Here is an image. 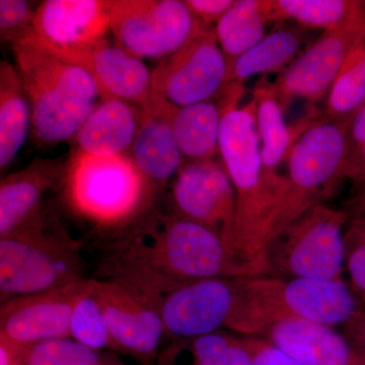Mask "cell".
Listing matches in <instances>:
<instances>
[{"label":"cell","mask_w":365,"mask_h":365,"mask_svg":"<svg viewBox=\"0 0 365 365\" xmlns=\"http://www.w3.org/2000/svg\"><path fill=\"white\" fill-rule=\"evenodd\" d=\"M23 365H124L117 357L71 338L44 341L26 350Z\"/></svg>","instance_id":"obj_31"},{"label":"cell","mask_w":365,"mask_h":365,"mask_svg":"<svg viewBox=\"0 0 365 365\" xmlns=\"http://www.w3.org/2000/svg\"><path fill=\"white\" fill-rule=\"evenodd\" d=\"M345 179L365 188V105L350 118L346 135Z\"/></svg>","instance_id":"obj_33"},{"label":"cell","mask_w":365,"mask_h":365,"mask_svg":"<svg viewBox=\"0 0 365 365\" xmlns=\"http://www.w3.org/2000/svg\"><path fill=\"white\" fill-rule=\"evenodd\" d=\"M352 203L355 213H364L365 215V188L355 189V195Z\"/></svg>","instance_id":"obj_39"},{"label":"cell","mask_w":365,"mask_h":365,"mask_svg":"<svg viewBox=\"0 0 365 365\" xmlns=\"http://www.w3.org/2000/svg\"><path fill=\"white\" fill-rule=\"evenodd\" d=\"M365 105V35L352 48L326 97V120L352 116Z\"/></svg>","instance_id":"obj_30"},{"label":"cell","mask_w":365,"mask_h":365,"mask_svg":"<svg viewBox=\"0 0 365 365\" xmlns=\"http://www.w3.org/2000/svg\"><path fill=\"white\" fill-rule=\"evenodd\" d=\"M143 118V109L119 98L98 102L76 137V150L98 155H130Z\"/></svg>","instance_id":"obj_22"},{"label":"cell","mask_w":365,"mask_h":365,"mask_svg":"<svg viewBox=\"0 0 365 365\" xmlns=\"http://www.w3.org/2000/svg\"><path fill=\"white\" fill-rule=\"evenodd\" d=\"M151 210L110 244L101 264L104 279L134 288L158 307L165 294L188 283L270 276L267 255L253 256L211 228Z\"/></svg>","instance_id":"obj_1"},{"label":"cell","mask_w":365,"mask_h":365,"mask_svg":"<svg viewBox=\"0 0 365 365\" xmlns=\"http://www.w3.org/2000/svg\"><path fill=\"white\" fill-rule=\"evenodd\" d=\"M81 280L2 302L0 338L26 348L44 341L71 338L72 306Z\"/></svg>","instance_id":"obj_14"},{"label":"cell","mask_w":365,"mask_h":365,"mask_svg":"<svg viewBox=\"0 0 365 365\" xmlns=\"http://www.w3.org/2000/svg\"><path fill=\"white\" fill-rule=\"evenodd\" d=\"M244 85L228 83L218 96L222 111L220 158L235 194L234 244L253 256L266 254L274 216L287 179L264 169L253 103L240 106Z\"/></svg>","instance_id":"obj_2"},{"label":"cell","mask_w":365,"mask_h":365,"mask_svg":"<svg viewBox=\"0 0 365 365\" xmlns=\"http://www.w3.org/2000/svg\"><path fill=\"white\" fill-rule=\"evenodd\" d=\"M348 213L314 206L274 237L266 249L270 276L340 279L345 265Z\"/></svg>","instance_id":"obj_8"},{"label":"cell","mask_w":365,"mask_h":365,"mask_svg":"<svg viewBox=\"0 0 365 365\" xmlns=\"http://www.w3.org/2000/svg\"><path fill=\"white\" fill-rule=\"evenodd\" d=\"M172 124L186 162L215 160L220 155L222 111L217 102L177 108Z\"/></svg>","instance_id":"obj_25"},{"label":"cell","mask_w":365,"mask_h":365,"mask_svg":"<svg viewBox=\"0 0 365 365\" xmlns=\"http://www.w3.org/2000/svg\"><path fill=\"white\" fill-rule=\"evenodd\" d=\"M227 79V62L215 26H206L151 71L150 96L176 108L198 104L217 98Z\"/></svg>","instance_id":"obj_10"},{"label":"cell","mask_w":365,"mask_h":365,"mask_svg":"<svg viewBox=\"0 0 365 365\" xmlns=\"http://www.w3.org/2000/svg\"><path fill=\"white\" fill-rule=\"evenodd\" d=\"M170 207L173 215L215 230L235 246L237 194L220 158L185 162L173 182Z\"/></svg>","instance_id":"obj_12"},{"label":"cell","mask_w":365,"mask_h":365,"mask_svg":"<svg viewBox=\"0 0 365 365\" xmlns=\"http://www.w3.org/2000/svg\"><path fill=\"white\" fill-rule=\"evenodd\" d=\"M364 35L365 1L348 20L324 31L272 83L284 112L294 101L314 105L326 98L352 48Z\"/></svg>","instance_id":"obj_11"},{"label":"cell","mask_w":365,"mask_h":365,"mask_svg":"<svg viewBox=\"0 0 365 365\" xmlns=\"http://www.w3.org/2000/svg\"><path fill=\"white\" fill-rule=\"evenodd\" d=\"M176 109L150 96V103L143 109V118L130 150L136 167L158 190L176 177L186 162L173 129L172 118Z\"/></svg>","instance_id":"obj_18"},{"label":"cell","mask_w":365,"mask_h":365,"mask_svg":"<svg viewBox=\"0 0 365 365\" xmlns=\"http://www.w3.org/2000/svg\"><path fill=\"white\" fill-rule=\"evenodd\" d=\"M153 365H252L246 336L227 331L192 338H170Z\"/></svg>","instance_id":"obj_23"},{"label":"cell","mask_w":365,"mask_h":365,"mask_svg":"<svg viewBox=\"0 0 365 365\" xmlns=\"http://www.w3.org/2000/svg\"><path fill=\"white\" fill-rule=\"evenodd\" d=\"M263 337L306 365H365L359 350L332 327L289 318L271 327Z\"/></svg>","instance_id":"obj_19"},{"label":"cell","mask_w":365,"mask_h":365,"mask_svg":"<svg viewBox=\"0 0 365 365\" xmlns=\"http://www.w3.org/2000/svg\"><path fill=\"white\" fill-rule=\"evenodd\" d=\"M252 93L255 120L260 139L262 163L269 174L279 175L278 168L287 163L294 144L323 118V113L313 108L294 123L287 124L284 110L272 83L261 78Z\"/></svg>","instance_id":"obj_21"},{"label":"cell","mask_w":365,"mask_h":365,"mask_svg":"<svg viewBox=\"0 0 365 365\" xmlns=\"http://www.w3.org/2000/svg\"><path fill=\"white\" fill-rule=\"evenodd\" d=\"M345 266L350 287L365 309V215L354 213L344 232Z\"/></svg>","instance_id":"obj_32"},{"label":"cell","mask_w":365,"mask_h":365,"mask_svg":"<svg viewBox=\"0 0 365 365\" xmlns=\"http://www.w3.org/2000/svg\"><path fill=\"white\" fill-rule=\"evenodd\" d=\"M36 11L25 0H0V36L14 43L33 30Z\"/></svg>","instance_id":"obj_34"},{"label":"cell","mask_w":365,"mask_h":365,"mask_svg":"<svg viewBox=\"0 0 365 365\" xmlns=\"http://www.w3.org/2000/svg\"><path fill=\"white\" fill-rule=\"evenodd\" d=\"M304 34L299 28H284L266 35L253 48L235 60L230 68L228 83L244 85L255 76L283 71L297 58Z\"/></svg>","instance_id":"obj_27"},{"label":"cell","mask_w":365,"mask_h":365,"mask_svg":"<svg viewBox=\"0 0 365 365\" xmlns=\"http://www.w3.org/2000/svg\"><path fill=\"white\" fill-rule=\"evenodd\" d=\"M98 282L108 325L119 352L153 364L169 338L160 309L124 283L111 279Z\"/></svg>","instance_id":"obj_13"},{"label":"cell","mask_w":365,"mask_h":365,"mask_svg":"<svg viewBox=\"0 0 365 365\" xmlns=\"http://www.w3.org/2000/svg\"><path fill=\"white\" fill-rule=\"evenodd\" d=\"M234 2L235 0H185L197 20L206 26L216 25Z\"/></svg>","instance_id":"obj_36"},{"label":"cell","mask_w":365,"mask_h":365,"mask_svg":"<svg viewBox=\"0 0 365 365\" xmlns=\"http://www.w3.org/2000/svg\"><path fill=\"white\" fill-rule=\"evenodd\" d=\"M66 162L61 158H36L25 169L0 182V237L11 234L44 207L46 192L61 182Z\"/></svg>","instance_id":"obj_20"},{"label":"cell","mask_w":365,"mask_h":365,"mask_svg":"<svg viewBox=\"0 0 365 365\" xmlns=\"http://www.w3.org/2000/svg\"><path fill=\"white\" fill-rule=\"evenodd\" d=\"M61 184L72 212L102 232L130 227L153 208L158 191L130 155L98 157L78 150L66 160Z\"/></svg>","instance_id":"obj_5"},{"label":"cell","mask_w":365,"mask_h":365,"mask_svg":"<svg viewBox=\"0 0 365 365\" xmlns=\"http://www.w3.org/2000/svg\"><path fill=\"white\" fill-rule=\"evenodd\" d=\"M32 129L30 103L16 66L0 62V169L14 162Z\"/></svg>","instance_id":"obj_24"},{"label":"cell","mask_w":365,"mask_h":365,"mask_svg":"<svg viewBox=\"0 0 365 365\" xmlns=\"http://www.w3.org/2000/svg\"><path fill=\"white\" fill-rule=\"evenodd\" d=\"M11 47L30 103L34 139L52 145L74 138L98 98L103 100L95 79L83 67L48 50L33 30Z\"/></svg>","instance_id":"obj_4"},{"label":"cell","mask_w":365,"mask_h":365,"mask_svg":"<svg viewBox=\"0 0 365 365\" xmlns=\"http://www.w3.org/2000/svg\"><path fill=\"white\" fill-rule=\"evenodd\" d=\"M71 339L98 351L119 352L108 325L97 279L81 280L69 325ZM120 353V352H119Z\"/></svg>","instance_id":"obj_28"},{"label":"cell","mask_w":365,"mask_h":365,"mask_svg":"<svg viewBox=\"0 0 365 365\" xmlns=\"http://www.w3.org/2000/svg\"><path fill=\"white\" fill-rule=\"evenodd\" d=\"M345 328L348 332L347 337H345L365 359V309H362L351 322L345 325Z\"/></svg>","instance_id":"obj_37"},{"label":"cell","mask_w":365,"mask_h":365,"mask_svg":"<svg viewBox=\"0 0 365 365\" xmlns=\"http://www.w3.org/2000/svg\"><path fill=\"white\" fill-rule=\"evenodd\" d=\"M115 42L138 58L163 59L202 32L182 0H110Z\"/></svg>","instance_id":"obj_9"},{"label":"cell","mask_w":365,"mask_h":365,"mask_svg":"<svg viewBox=\"0 0 365 365\" xmlns=\"http://www.w3.org/2000/svg\"><path fill=\"white\" fill-rule=\"evenodd\" d=\"M269 23V0H235L215 26L216 39L227 59L228 73L235 60L265 37Z\"/></svg>","instance_id":"obj_26"},{"label":"cell","mask_w":365,"mask_h":365,"mask_svg":"<svg viewBox=\"0 0 365 365\" xmlns=\"http://www.w3.org/2000/svg\"><path fill=\"white\" fill-rule=\"evenodd\" d=\"M47 49L88 71L102 91L103 100L119 98L141 109L150 103L151 72L143 59L115 41L105 39L79 49Z\"/></svg>","instance_id":"obj_15"},{"label":"cell","mask_w":365,"mask_h":365,"mask_svg":"<svg viewBox=\"0 0 365 365\" xmlns=\"http://www.w3.org/2000/svg\"><path fill=\"white\" fill-rule=\"evenodd\" d=\"M158 307L170 339L227 330L257 337L276 323L270 276L188 283L165 294Z\"/></svg>","instance_id":"obj_3"},{"label":"cell","mask_w":365,"mask_h":365,"mask_svg":"<svg viewBox=\"0 0 365 365\" xmlns=\"http://www.w3.org/2000/svg\"><path fill=\"white\" fill-rule=\"evenodd\" d=\"M364 1L357 0H269L273 21H294L304 29L326 31L356 13Z\"/></svg>","instance_id":"obj_29"},{"label":"cell","mask_w":365,"mask_h":365,"mask_svg":"<svg viewBox=\"0 0 365 365\" xmlns=\"http://www.w3.org/2000/svg\"><path fill=\"white\" fill-rule=\"evenodd\" d=\"M109 33L110 0H45L36 9L34 36L50 49L88 47Z\"/></svg>","instance_id":"obj_16"},{"label":"cell","mask_w":365,"mask_h":365,"mask_svg":"<svg viewBox=\"0 0 365 365\" xmlns=\"http://www.w3.org/2000/svg\"><path fill=\"white\" fill-rule=\"evenodd\" d=\"M252 355V365H306L276 347L268 340L246 336Z\"/></svg>","instance_id":"obj_35"},{"label":"cell","mask_w":365,"mask_h":365,"mask_svg":"<svg viewBox=\"0 0 365 365\" xmlns=\"http://www.w3.org/2000/svg\"><path fill=\"white\" fill-rule=\"evenodd\" d=\"M83 244L44 207L0 237V299L66 287L83 279Z\"/></svg>","instance_id":"obj_6"},{"label":"cell","mask_w":365,"mask_h":365,"mask_svg":"<svg viewBox=\"0 0 365 365\" xmlns=\"http://www.w3.org/2000/svg\"><path fill=\"white\" fill-rule=\"evenodd\" d=\"M28 348L0 338V365H23Z\"/></svg>","instance_id":"obj_38"},{"label":"cell","mask_w":365,"mask_h":365,"mask_svg":"<svg viewBox=\"0 0 365 365\" xmlns=\"http://www.w3.org/2000/svg\"><path fill=\"white\" fill-rule=\"evenodd\" d=\"M350 118H322L294 144L287 160V185L274 216L269 244L309 209L324 204L345 179Z\"/></svg>","instance_id":"obj_7"},{"label":"cell","mask_w":365,"mask_h":365,"mask_svg":"<svg viewBox=\"0 0 365 365\" xmlns=\"http://www.w3.org/2000/svg\"><path fill=\"white\" fill-rule=\"evenodd\" d=\"M279 300L283 318L319 325H347L364 307L342 278H294L281 281Z\"/></svg>","instance_id":"obj_17"}]
</instances>
